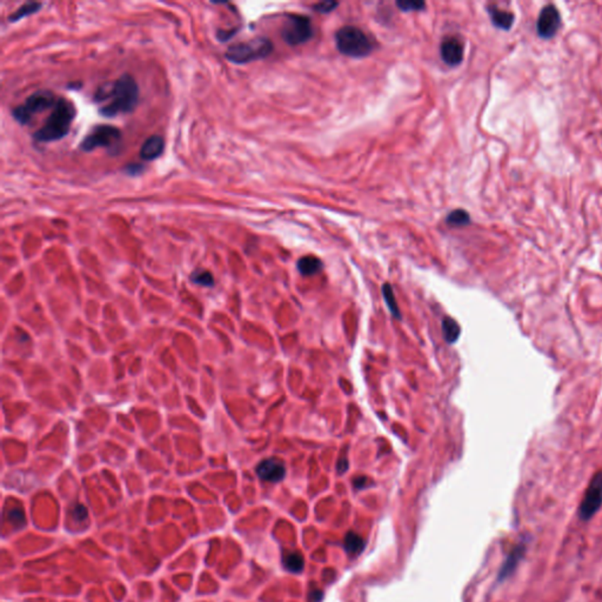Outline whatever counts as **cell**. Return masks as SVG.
I'll return each instance as SVG.
<instances>
[{"label": "cell", "instance_id": "6da1fadb", "mask_svg": "<svg viewBox=\"0 0 602 602\" xmlns=\"http://www.w3.org/2000/svg\"><path fill=\"white\" fill-rule=\"evenodd\" d=\"M111 99L110 103L100 108L101 116L116 117L119 113H130L135 111L139 101V87L133 77L124 74L114 82L110 91L96 93V100Z\"/></svg>", "mask_w": 602, "mask_h": 602}, {"label": "cell", "instance_id": "7a4b0ae2", "mask_svg": "<svg viewBox=\"0 0 602 602\" xmlns=\"http://www.w3.org/2000/svg\"><path fill=\"white\" fill-rule=\"evenodd\" d=\"M76 117V108L69 100L58 98L45 124L35 133V140L39 143L58 141L69 135L73 119Z\"/></svg>", "mask_w": 602, "mask_h": 602}, {"label": "cell", "instance_id": "3957f363", "mask_svg": "<svg viewBox=\"0 0 602 602\" xmlns=\"http://www.w3.org/2000/svg\"><path fill=\"white\" fill-rule=\"evenodd\" d=\"M272 51L273 44L269 39L255 38L230 46L225 53V58L237 65H244L267 58Z\"/></svg>", "mask_w": 602, "mask_h": 602}, {"label": "cell", "instance_id": "277c9868", "mask_svg": "<svg viewBox=\"0 0 602 602\" xmlns=\"http://www.w3.org/2000/svg\"><path fill=\"white\" fill-rule=\"evenodd\" d=\"M335 45L340 53L352 58H362L373 50L371 40L360 28L344 26L335 33Z\"/></svg>", "mask_w": 602, "mask_h": 602}, {"label": "cell", "instance_id": "5b68a950", "mask_svg": "<svg viewBox=\"0 0 602 602\" xmlns=\"http://www.w3.org/2000/svg\"><path fill=\"white\" fill-rule=\"evenodd\" d=\"M57 100L58 99H55V94L51 91H37L28 96L23 105L16 107L12 111V116L21 125L28 124L35 113H40L55 107Z\"/></svg>", "mask_w": 602, "mask_h": 602}, {"label": "cell", "instance_id": "8992f818", "mask_svg": "<svg viewBox=\"0 0 602 602\" xmlns=\"http://www.w3.org/2000/svg\"><path fill=\"white\" fill-rule=\"evenodd\" d=\"M602 506V471L591 479L581 503L579 505L578 516L581 521H589L596 516Z\"/></svg>", "mask_w": 602, "mask_h": 602}, {"label": "cell", "instance_id": "52a82bcc", "mask_svg": "<svg viewBox=\"0 0 602 602\" xmlns=\"http://www.w3.org/2000/svg\"><path fill=\"white\" fill-rule=\"evenodd\" d=\"M121 132L111 125H98L93 128L90 135L82 141L80 148L83 151L90 152L98 147L112 148L121 144Z\"/></svg>", "mask_w": 602, "mask_h": 602}, {"label": "cell", "instance_id": "ba28073f", "mask_svg": "<svg viewBox=\"0 0 602 602\" xmlns=\"http://www.w3.org/2000/svg\"><path fill=\"white\" fill-rule=\"evenodd\" d=\"M282 38L289 45L305 44L314 35L313 26L310 19L303 16H291L282 28Z\"/></svg>", "mask_w": 602, "mask_h": 602}, {"label": "cell", "instance_id": "9c48e42d", "mask_svg": "<svg viewBox=\"0 0 602 602\" xmlns=\"http://www.w3.org/2000/svg\"><path fill=\"white\" fill-rule=\"evenodd\" d=\"M561 26V17L554 5H547L541 10L537 18V31L541 38L551 39Z\"/></svg>", "mask_w": 602, "mask_h": 602}, {"label": "cell", "instance_id": "30bf717a", "mask_svg": "<svg viewBox=\"0 0 602 602\" xmlns=\"http://www.w3.org/2000/svg\"><path fill=\"white\" fill-rule=\"evenodd\" d=\"M257 474L264 481L276 484L284 480L286 476L285 464L280 459H265L257 466Z\"/></svg>", "mask_w": 602, "mask_h": 602}, {"label": "cell", "instance_id": "8fae6325", "mask_svg": "<svg viewBox=\"0 0 602 602\" xmlns=\"http://www.w3.org/2000/svg\"><path fill=\"white\" fill-rule=\"evenodd\" d=\"M526 542H520V544L515 545L512 548V551L508 553L506 559H505L503 564H501V568L499 569L498 581L503 582L515 573L516 568H518L520 562L523 560V557L526 554Z\"/></svg>", "mask_w": 602, "mask_h": 602}, {"label": "cell", "instance_id": "7c38bea8", "mask_svg": "<svg viewBox=\"0 0 602 602\" xmlns=\"http://www.w3.org/2000/svg\"><path fill=\"white\" fill-rule=\"evenodd\" d=\"M440 55L445 64L458 66L464 59V44L458 38L448 37L441 43Z\"/></svg>", "mask_w": 602, "mask_h": 602}, {"label": "cell", "instance_id": "4fadbf2b", "mask_svg": "<svg viewBox=\"0 0 602 602\" xmlns=\"http://www.w3.org/2000/svg\"><path fill=\"white\" fill-rule=\"evenodd\" d=\"M165 143L160 135H151L144 141L140 148V157L144 160H155L162 155Z\"/></svg>", "mask_w": 602, "mask_h": 602}, {"label": "cell", "instance_id": "5bb4252c", "mask_svg": "<svg viewBox=\"0 0 602 602\" xmlns=\"http://www.w3.org/2000/svg\"><path fill=\"white\" fill-rule=\"evenodd\" d=\"M366 542L364 537L355 532H348L345 535L344 550L350 557H357L365 550Z\"/></svg>", "mask_w": 602, "mask_h": 602}, {"label": "cell", "instance_id": "9a60e30c", "mask_svg": "<svg viewBox=\"0 0 602 602\" xmlns=\"http://www.w3.org/2000/svg\"><path fill=\"white\" fill-rule=\"evenodd\" d=\"M296 267H298V271L303 276L312 277L320 272L323 267H324V264L317 257L306 255V257L299 259V262L296 264Z\"/></svg>", "mask_w": 602, "mask_h": 602}, {"label": "cell", "instance_id": "2e32d148", "mask_svg": "<svg viewBox=\"0 0 602 602\" xmlns=\"http://www.w3.org/2000/svg\"><path fill=\"white\" fill-rule=\"evenodd\" d=\"M487 11H489L491 21H492L494 26L501 28V30H510L512 28L513 23H514L513 13L493 6H489Z\"/></svg>", "mask_w": 602, "mask_h": 602}, {"label": "cell", "instance_id": "e0dca14e", "mask_svg": "<svg viewBox=\"0 0 602 602\" xmlns=\"http://www.w3.org/2000/svg\"><path fill=\"white\" fill-rule=\"evenodd\" d=\"M282 564L287 571L294 574L301 573L305 568V559L299 552H289L282 557Z\"/></svg>", "mask_w": 602, "mask_h": 602}, {"label": "cell", "instance_id": "ac0fdd59", "mask_svg": "<svg viewBox=\"0 0 602 602\" xmlns=\"http://www.w3.org/2000/svg\"><path fill=\"white\" fill-rule=\"evenodd\" d=\"M442 333H444L445 339L448 344H453L458 340L460 335V326L458 323L452 319V318L446 317L442 320Z\"/></svg>", "mask_w": 602, "mask_h": 602}, {"label": "cell", "instance_id": "d6986e66", "mask_svg": "<svg viewBox=\"0 0 602 602\" xmlns=\"http://www.w3.org/2000/svg\"><path fill=\"white\" fill-rule=\"evenodd\" d=\"M40 7H42V4L37 3V1L24 4L14 13L11 14L10 17H9V21H12V23L21 21L23 18L28 17V16L38 12Z\"/></svg>", "mask_w": 602, "mask_h": 602}, {"label": "cell", "instance_id": "ffe728a7", "mask_svg": "<svg viewBox=\"0 0 602 602\" xmlns=\"http://www.w3.org/2000/svg\"><path fill=\"white\" fill-rule=\"evenodd\" d=\"M448 225H451V226H457V228H460V226H466V225L469 224L471 223V218H469V214L464 210H455L452 211L451 213L448 214L447 219Z\"/></svg>", "mask_w": 602, "mask_h": 602}, {"label": "cell", "instance_id": "44dd1931", "mask_svg": "<svg viewBox=\"0 0 602 602\" xmlns=\"http://www.w3.org/2000/svg\"><path fill=\"white\" fill-rule=\"evenodd\" d=\"M382 293H384L386 303L389 305V311L392 312L393 316L396 318H401L399 308H398V305H396V296H394V292H393L392 286L385 284L384 287H382Z\"/></svg>", "mask_w": 602, "mask_h": 602}, {"label": "cell", "instance_id": "7402d4cb", "mask_svg": "<svg viewBox=\"0 0 602 602\" xmlns=\"http://www.w3.org/2000/svg\"><path fill=\"white\" fill-rule=\"evenodd\" d=\"M193 282H196L198 285L205 286V287H211L214 285V278L208 271L204 269H196V272L192 273L191 276Z\"/></svg>", "mask_w": 602, "mask_h": 602}, {"label": "cell", "instance_id": "603a6c76", "mask_svg": "<svg viewBox=\"0 0 602 602\" xmlns=\"http://www.w3.org/2000/svg\"><path fill=\"white\" fill-rule=\"evenodd\" d=\"M396 6L399 7L403 12H416L423 11L426 7V4L417 0H400L396 1Z\"/></svg>", "mask_w": 602, "mask_h": 602}, {"label": "cell", "instance_id": "cb8c5ba5", "mask_svg": "<svg viewBox=\"0 0 602 602\" xmlns=\"http://www.w3.org/2000/svg\"><path fill=\"white\" fill-rule=\"evenodd\" d=\"M9 519L16 526L21 527L25 525L24 512L21 508H13V510L11 511L9 513Z\"/></svg>", "mask_w": 602, "mask_h": 602}, {"label": "cell", "instance_id": "d4e9b609", "mask_svg": "<svg viewBox=\"0 0 602 602\" xmlns=\"http://www.w3.org/2000/svg\"><path fill=\"white\" fill-rule=\"evenodd\" d=\"M338 5H339V3L327 0V1H321V3L314 5L313 9L314 11H317L319 13H330L335 7H338Z\"/></svg>", "mask_w": 602, "mask_h": 602}, {"label": "cell", "instance_id": "484cf974", "mask_svg": "<svg viewBox=\"0 0 602 602\" xmlns=\"http://www.w3.org/2000/svg\"><path fill=\"white\" fill-rule=\"evenodd\" d=\"M72 513L73 518L78 520V521H83V520L87 518V507L83 506V505H76V506L73 507Z\"/></svg>", "mask_w": 602, "mask_h": 602}, {"label": "cell", "instance_id": "4316f807", "mask_svg": "<svg viewBox=\"0 0 602 602\" xmlns=\"http://www.w3.org/2000/svg\"><path fill=\"white\" fill-rule=\"evenodd\" d=\"M324 593L321 589H314L308 593V602H321Z\"/></svg>", "mask_w": 602, "mask_h": 602}, {"label": "cell", "instance_id": "83f0119b", "mask_svg": "<svg viewBox=\"0 0 602 602\" xmlns=\"http://www.w3.org/2000/svg\"><path fill=\"white\" fill-rule=\"evenodd\" d=\"M353 485L357 489H365L366 486L369 485V479L366 476H357L353 480Z\"/></svg>", "mask_w": 602, "mask_h": 602}, {"label": "cell", "instance_id": "f1b7e54d", "mask_svg": "<svg viewBox=\"0 0 602 602\" xmlns=\"http://www.w3.org/2000/svg\"><path fill=\"white\" fill-rule=\"evenodd\" d=\"M347 459L345 458V457H342V458L340 459V462H339V464H338V472H339L340 474H342V473H345V472L347 471Z\"/></svg>", "mask_w": 602, "mask_h": 602}]
</instances>
